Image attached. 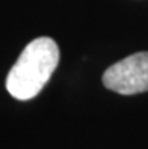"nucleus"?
<instances>
[{"mask_svg": "<svg viewBox=\"0 0 148 149\" xmlns=\"http://www.w3.org/2000/svg\"><path fill=\"white\" fill-rule=\"evenodd\" d=\"M103 84L121 95H135L148 91V51L128 56L107 68Z\"/></svg>", "mask_w": 148, "mask_h": 149, "instance_id": "f03ea898", "label": "nucleus"}, {"mask_svg": "<svg viewBox=\"0 0 148 149\" xmlns=\"http://www.w3.org/2000/svg\"><path fill=\"white\" fill-rule=\"evenodd\" d=\"M59 63V47L48 36L30 41L6 77V89L15 100L35 98L47 84Z\"/></svg>", "mask_w": 148, "mask_h": 149, "instance_id": "f257e3e1", "label": "nucleus"}]
</instances>
